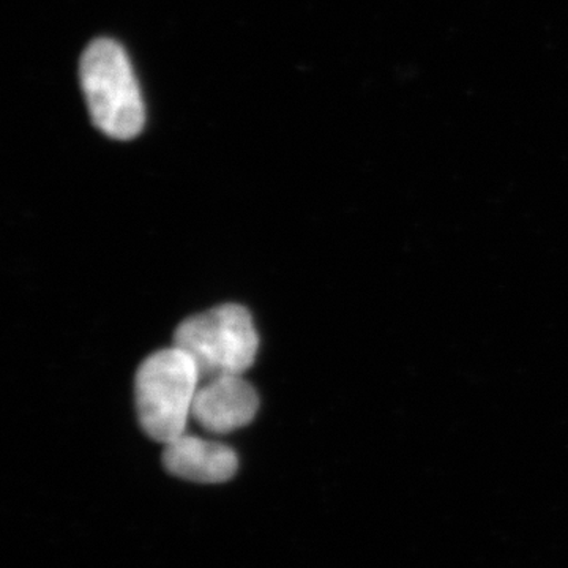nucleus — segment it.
<instances>
[{"instance_id": "nucleus-1", "label": "nucleus", "mask_w": 568, "mask_h": 568, "mask_svg": "<svg viewBox=\"0 0 568 568\" xmlns=\"http://www.w3.org/2000/svg\"><path fill=\"white\" fill-rule=\"evenodd\" d=\"M80 74L97 129L114 140L136 138L144 129L145 108L121 44L110 39L92 41L82 54Z\"/></svg>"}, {"instance_id": "nucleus-2", "label": "nucleus", "mask_w": 568, "mask_h": 568, "mask_svg": "<svg viewBox=\"0 0 568 568\" xmlns=\"http://www.w3.org/2000/svg\"><path fill=\"white\" fill-rule=\"evenodd\" d=\"M201 383L200 369L181 347H168L149 355L134 381L142 429L163 444L186 433Z\"/></svg>"}, {"instance_id": "nucleus-3", "label": "nucleus", "mask_w": 568, "mask_h": 568, "mask_svg": "<svg viewBox=\"0 0 568 568\" xmlns=\"http://www.w3.org/2000/svg\"><path fill=\"white\" fill-rule=\"evenodd\" d=\"M174 346L193 358L201 381H207L244 375L254 364L260 338L248 310L226 304L183 321Z\"/></svg>"}, {"instance_id": "nucleus-4", "label": "nucleus", "mask_w": 568, "mask_h": 568, "mask_svg": "<svg viewBox=\"0 0 568 568\" xmlns=\"http://www.w3.org/2000/svg\"><path fill=\"white\" fill-rule=\"evenodd\" d=\"M257 407L256 390L242 376H220L201 383L192 417L207 432L226 435L248 425Z\"/></svg>"}, {"instance_id": "nucleus-5", "label": "nucleus", "mask_w": 568, "mask_h": 568, "mask_svg": "<svg viewBox=\"0 0 568 568\" xmlns=\"http://www.w3.org/2000/svg\"><path fill=\"white\" fill-rule=\"evenodd\" d=\"M163 463L173 476L197 484H222L239 467L233 448L186 433L164 444Z\"/></svg>"}]
</instances>
